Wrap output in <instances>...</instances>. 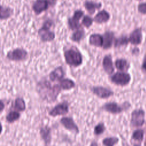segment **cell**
Returning <instances> with one entry per match:
<instances>
[{"label":"cell","mask_w":146,"mask_h":146,"mask_svg":"<svg viewBox=\"0 0 146 146\" xmlns=\"http://www.w3.org/2000/svg\"><path fill=\"white\" fill-rule=\"evenodd\" d=\"M94 22V18L89 15H84L82 19L81 24L83 27H84L86 29H89L93 25Z\"/></svg>","instance_id":"f546056e"},{"label":"cell","mask_w":146,"mask_h":146,"mask_svg":"<svg viewBox=\"0 0 146 146\" xmlns=\"http://www.w3.org/2000/svg\"><path fill=\"white\" fill-rule=\"evenodd\" d=\"M14 14V10L9 6L1 5V20H7Z\"/></svg>","instance_id":"484cf974"},{"label":"cell","mask_w":146,"mask_h":146,"mask_svg":"<svg viewBox=\"0 0 146 146\" xmlns=\"http://www.w3.org/2000/svg\"><path fill=\"white\" fill-rule=\"evenodd\" d=\"M50 6L48 0H35L32 5V10L36 15H39L47 10Z\"/></svg>","instance_id":"7c38bea8"},{"label":"cell","mask_w":146,"mask_h":146,"mask_svg":"<svg viewBox=\"0 0 146 146\" xmlns=\"http://www.w3.org/2000/svg\"><path fill=\"white\" fill-rule=\"evenodd\" d=\"M38 35L42 42H52L56 37L55 32L51 30V29L44 27L42 26L38 30Z\"/></svg>","instance_id":"8fae6325"},{"label":"cell","mask_w":146,"mask_h":146,"mask_svg":"<svg viewBox=\"0 0 146 146\" xmlns=\"http://www.w3.org/2000/svg\"><path fill=\"white\" fill-rule=\"evenodd\" d=\"M59 84L62 90L63 91L71 90L76 86L75 81L68 78H64L59 82Z\"/></svg>","instance_id":"7402d4cb"},{"label":"cell","mask_w":146,"mask_h":146,"mask_svg":"<svg viewBox=\"0 0 146 146\" xmlns=\"http://www.w3.org/2000/svg\"><path fill=\"white\" fill-rule=\"evenodd\" d=\"M12 107L19 112H24L26 109V104L23 98L17 97L12 104Z\"/></svg>","instance_id":"603a6c76"},{"label":"cell","mask_w":146,"mask_h":146,"mask_svg":"<svg viewBox=\"0 0 146 146\" xmlns=\"http://www.w3.org/2000/svg\"><path fill=\"white\" fill-rule=\"evenodd\" d=\"M144 132L142 129H139L135 130L132 135V139L137 142H141L143 139Z\"/></svg>","instance_id":"4dcf8cb0"},{"label":"cell","mask_w":146,"mask_h":146,"mask_svg":"<svg viewBox=\"0 0 146 146\" xmlns=\"http://www.w3.org/2000/svg\"><path fill=\"white\" fill-rule=\"evenodd\" d=\"M48 1L49 2V3H50V6L51 7H53V6H54L56 5L58 0H48Z\"/></svg>","instance_id":"836d02e7"},{"label":"cell","mask_w":146,"mask_h":146,"mask_svg":"<svg viewBox=\"0 0 146 146\" xmlns=\"http://www.w3.org/2000/svg\"><path fill=\"white\" fill-rule=\"evenodd\" d=\"M70 105L69 103L66 100L56 104L48 112V116L55 117L58 116H64L69 112Z\"/></svg>","instance_id":"8992f818"},{"label":"cell","mask_w":146,"mask_h":146,"mask_svg":"<svg viewBox=\"0 0 146 146\" xmlns=\"http://www.w3.org/2000/svg\"><path fill=\"white\" fill-rule=\"evenodd\" d=\"M39 135L45 145H48L52 141L51 128L48 125L42 126L39 128Z\"/></svg>","instance_id":"9a60e30c"},{"label":"cell","mask_w":146,"mask_h":146,"mask_svg":"<svg viewBox=\"0 0 146 146\" xmlns=\"http://www.w3.org/2000/svg\"><path fill=\"white\" fill-rule=\"evenodd\" d=\"M136 52H139V49L137 48H135L133 49L132 50V53L133 54H136Z\"/></svg>","instance_id":"d590c367"},{"label":"cell","mask_w":146,"mask_h":146,"mask_svg":"<svg viewBox=\"0 0 146 146\" xmlns=\"http://www.w3.org/2000/svg\"><path fill=\"white\" fill-rule=\"evenodd\" d=\"M36 86L37 92L43 100L50 103L55 101L62 91L59 83L52 85L46 79L39 81Z\"/></svg>","instance_id":"6da1fadb"},{"label":"cell","mask_w":146,"mask_h":146,"mask_svg":"<svg viewBox=\"0 0 146 146\" xmlns=\"http://www.w3.org/2000/svg\"><path fill=\"white\" fill-rule=\"evenodd\" d=\"M63 57L66 63L72 67H78L83 63L82 54L75 46L65 49L63 51Z\"/></svg>","instance_id":"7a4b0ae2"},{"label":"cell","mask_w":146,"mask_h":146,"mask_svg":"<svg viewBox=\"0 0 146 146\" xmlns=\"http://www.w3.org/2000/svg\"><path fill=\"white\" fill-rule=\"evenodd\" d=\"M103 50H108L111 48L112 46H113L114 40L115 39V33L114 32L107 30L103 34Z\"/></svg>","instance_id":"2e32d148"},{"label":"cell","mask_w":146,"mask_h":146,"mask_svg":"<svg viewBox=\"0 0 146 146\" xmlns=\"http://www.w3.org/2000/svg\"><path fill=\"white\" fill-rule=\"evenodd\" d=\"M145 145H146V139H145Z\"/></svg>","instance_id":"74e56055"},{"label":"cell","mask_w":146,"mask_h":146,"mask_svg":"<svg viewBox=\"0 0 146 146\" xmlns=\"http://www.w3.org/2000/svg\"><path fill=\"white\" fill-rule=\"evenodd\" d=\"M143 68L146 70V58L144 59V62H143V66H142Z\"/></svg>","instance_id":"e575fe53"},{"label":"cell","mask_w":146,"mask_h":146,"mask_svg":"<svg viewBox=\"0 0 146 146\" xmlns=\"http://www.w3.org/2000/svg\"><path fill=\"white\" fill-rule=\"evenodd\" d=\"M0 104H1V106H0V113H2L3 112L4 109H5V102H4V101L2 99H1Z\"/></svg>","instance_id":"d6a6232c"},{"label":"cell","mask_w":146,"mask_h":146,"mask_svg":"<svg viewBox=\"0 0 146 146\" xmlns=\"http://www.w3.org/2000/svg\"><path fill=\"white\" fill-rule=\"evenodd\" d=\"M88 43L90 46L96 47H102L103 45V34L99 33H92L88 38Z\"/></svg>","instance_id":"d6986e66"},{"label":"cell","mask_w":146,"mask_h":146,"mask_svg":"<svg viewBox=\"0 0 146 146\" xmlns=\"http://www.w3.org/2000/svg\"><path fill=\"white\" fill-rule=\"evenodd\" d=\"M102 5L100 2H95L92 0H86L83 3L84 9L90 15H93L96 10L100 9Z\"/></svg>","instance_id":"e0dca14e"},{"label":"cell","mask_w":146,"mask_h":146,"mask_svg":"<svg viewBox=\"0 0 146 146\" xmlns=\"http://www.w3.org/2000/svg\"><path fill=\"white\" fill-rule=\"evenodd\" d=\"M102 67L104 71L108 75H111L113 74L115 71L113 62L112 60V55L109 54H106L104 56L102 59Z\"/></svg>","instance_id":"4fadbf2b"},{"label":"cell","mask_w":146,"mask_h":146,"mask_svg":"<svg viewBox=\"0 0 146 146\" xmlns=\"http://www.w3.org/2000/svg\"><path fill=\"white\" fill-rule=\"evenodd\" d=\"M129 107L130 104L128 102H125L122 105H120L115 102H108L104 103L101 108L105 112L111 114H119Z\"/></svg>","instance_id":"277c9868"},{"label":"cell","mask_w":146,"mask_h":146,"mask_svg":"<svg viewBox=\"0 0 146 146\" xmlns=\"http://www.w3.org/2000/svg\"><path fill=\"white\" fill-rule=\"evenodd\" d=\"M145 112L142 110H135L132 111L131 116L130 123L132 127H141L144 123Z\"/></svg>","instance_id":"30bf717a"},{"label":"cell","mask_w":146,"mask_h":146,"mask_svg":"<svg viewBox=\"0 0 146 146\" xmlns=\"http://www.w3.org/2000/svg\"><path fill=\"white\" fill-rule=\"evenodd\" d=\"M137 9L139 13L143 14H146V3H140L138 5Z\"/></svg>","instance_id":"1f68e13d"},{"label":"cell","mask_w":146,"mask_h":146,"mask_svg":"<svg viewBox=\"0 0 146 146\" xmlns=\"http://www.w3.org/2000/svg\"><path fill=\"white\" fill-rule=\"evenodd\" d=\"M6 58L13 62H23L29 58V52L24 48L17 47L7 51Z\"/></svg>","instance_id":"3957f363"},{"label":"cell","mask_w":146,"mask_h":146,"mask_svg":"<svg viewBox=\"0 0 146 146\" xmlns=\"http://www.w3.org/2000/svg\"><path fill=\"white\" fill-rule=\"evenodd\" d=\"M59 122L66 129L70 131L72 133L75 135H78L79 133V128L72 117L63 116L60 118Z\"/></svg>","instance_id":"9c48e42d"},{"label":"cell","mask_w":146,"mask_h":146,"mask_svg":"<svg viewBox=\"0 0 146 146\" xmlns=\"http://www.w3.org/2000/svg\"><path fill=\"white\" fill-rule=\"evenodd\" d=\"M106 130V126L102 121L99 122L94 128V134L98 136L104 133Z\"/></svg>","instance_id":"f1b7e54d"},{"label":"cell","mask_w":146,"mask_h":146,"mask_svg":"<svg viewBox=\"0 0 146 146\" xmlns=\"http://www.w3.org/2000/svg\"><path fill=\"white\" fill-rule=\"evenodd\" d=\"M20 112L15 110L10 111L5 116L6 121L9 124H12L18 121L21 116Z\"/></svg>","instance_id":"d4e9b609"},{"label":"cell","mask_w":146,"mask_h":146,"mask_svg":"<svg viewBox=\"0 0 146 146\" xmlns=\"http://www.w3.org/2000/svg\"><path fill=\"white\" fill-rule=\"evenodd\" d=\"M85 37V30L83 27H81L73 31L70 36V40L75 43H79Z\"/></svg>","instance_id":"44dd1931"},{"label":"cell","mask_w":146,"mask_h":146,"mask_svg":"<svg viewBox=\"0 0 146 146\" xmlns=\"http://www.w3.org/2000/svg\"><path fill=\"white\" fill-rule=\"evenodd\" d=\"M129 42V38H128L126 35H121L117 38H115L113 47L115 48H119L124 46H127Z\"/></svg>","instance_id":"4316f807"},{"label":"cell","mask_w":146,"mask_h":146,"mask_svg":"<svg viewBox=\"0 0 146 146\" xmlns=\"http://www.w3.org/2000/svg\"><path fill=\"white\" fill-rule=\"evenodd\" d=\"M115 67L119 71H125L129 68V63L124 58H117L114 62Z\"/></svg>","instance_id":"cb8c5ba5"},{"label":"cell","mask_w":146,"mask_h":146,"mask_svg":"<svg viewBox=\"0 0 146 146\" xmlns=\"http://www.w3.org/2000/svg\"><path fill=\"white\" fill-rule=\"evenodd\" d=\"M84 15V12L81 9L75 10L72 17H68L67 19V25L68 29L71 31H74L78 29L83 27L81 23H80V20L82 19Z\"/></svg>","instance_id":"5b68a950"},{"label":"cell","mask_w":146,"mask_h":146,"mask_svg":"<svg viewBox=\"0 0 146 146\" xmlns=\"http://www.w3.org/2000/svg\"><path fill=\"white\" fill-rule=\"evenodd\" d=\"M142 40V33L141 29L134 30L129 35V40L132 44L137 45L141 43Z\"/></svg>","instance_id":"ffe728a7"},{"label":"cell","mask_w":146,"mask_h":146,"mask_svg":"<svg viewBox=\"0 0 146 146\" xmlns=\"http://www.w3.org/2000/svg\"><path fill=\"white\" fill-rule=\"evenodd\" d=\"M90 145H98V144L96 141H92L90 144Z\"/></svg>","instance_id":"8d00e7d4"},{"label":"cell","mask_w":146,"mask_h":146,"mask_svg":"<svg viewBox=\"0 0 146 146\" xmlns=\"http://www.w3.org/2000/svg\"><path fill=\"white\" fill-rule=\"evenodd\" d=\"M111 18V15L108 11L105 9H102L99 11L94 16V22L97 24H103L109 21Z\"/></svg>","instance_id":"ac0fdd59"},{"label":"cell","mask_w":146,"mask_h":146,"mask_svg":"<svg viewBox=\"0 0 146 146\" xmlns=\"http://www.w3.org/2000/svg\"><path fill=\"white\" fill-rule=\"evenodd\" d=\"M119 139L116 136H108L103 139L102 143L104 146H113L118 143Z\"/></svg>","instance_id":"83f0119b"},{"label":"cell","mask_w":146,"mask_h":146,"mask_svg":"<svg viewBox=\"0 0 146 146\" xmlns=\"http://www.w3.org/2000/svg\"><path fill=\"white\" fill-rule=\"evenodd\" d=\"M65 71L62 66H59L54 68L48 74V78L51 82H59L64 78Z\"/></svg>","instance_id":"5bb4252c"},{"label":"cell","mask_w":146,"mask_h":146,"mask_svg":"<svg viewBox=\"0 0 146 146\" xmlns=\"http://www.w3.org/2000/svg\"><path fill=\"white\" fill-rule=\"evenodd\" d=\"M131 75L124 71H119L112 74L110 78V81L116 86H125L131 81Z\"/></svg>","instance_id":"52a82bcc"},{"label":"cell","mask_w":146,"mask_h":146,"mask_svg":"<svg viewBox=\"0 0 146 146\" xmlns=\"http://www.w3.org/2000/svg\"><path fill=\"white\" fill-rule=\"evenodd\" d=\"M90 91L96 97L101 99H107L114 95V92L103 86H92L90 87Z\"/></svg>","instance_id":"ba28073f"}]
</instances>
